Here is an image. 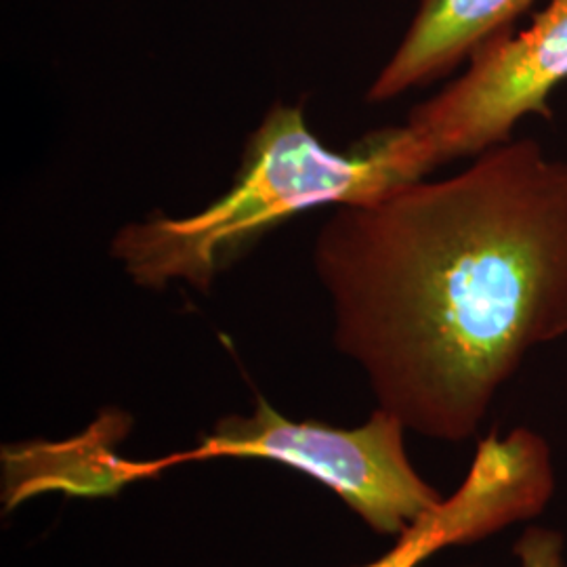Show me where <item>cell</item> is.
I'll use <instances>...</instances> for the list:
<instances>
[{
	"mask_svg": "<svg viewBox=\"0 0 567 567\" xmlns=\"http://www.w3.org/2000/svg\"><path fill=\"white\" fill-rule=\"evenodd\" d=\"M536 0H421L404 39L370 84L365 100L389 102L450 76L487 42L513 32Z\"/></svg>",
	"mask_w": 567,
	"mask_h": 567,
	"instance_id": "6",
	"label": "cell"
},
{
	"mask_svg": "<svg viewBox=\"0 0 567 567\" xmlns=\"http://www.w3.org/2000/svg\"><path fill=\"white\" fill-rule=\"evenodd\" d=\"M433 171L405 124L377 131L343 154L309 131L301 105L276 103L244 145L224 196L194 215L154 213L124 225L110 255L143 288L185 282L206 292L278 225L316 208L377 203Z\"/></svg>",
	"mask_w": 567,
	"mask_h": 567,
	"instance_id": "2",
	"label": "cell"
},
{
	"mask_svg": "<svg viewBox=\"0 0 567 567\" xmlns=\"http://www.w3.org/2000/svg\"><path fill=\"white\" fill-rule=\"evenodd\" d=\"M553 494L555 466L547 440L529 429L492 433L480 442L458 489L408 527L385 557L364 567L421 566L440 548L475 543L540 515Z\"/></svg>",
	"mask_w": 567,
	"mask_h": 567,
	"instance_id": "5",
	"label": "cell"
},
{
	"mask_svg": "<svg viewBox=\"0 0 567 567\" xmlns=\"http://www.w3.org/2000/svg\"><path fill=\"white\" fill-rule=\"evenodd\" d=\"M466 63L405 122L433 168L511 142L526 116L550 118L548 97L567 81V0H550L526 30L487 42Z\"/></svg>",
	"mask_w": 567,
	"mask_h": 567,
	"instance_id": "4",
	"label": "cell"
},
{
	"mask_svg": "<svg viewBox=\"0 0 567 567\" xmlns=\"http://www.w3.org/2000/svg\"><path fill=\"white\" fill-rule=\"evenodd\" d=\"M404 431V423L381 408L365 425L337 429L288 421L261 398L250 416L219 421L187 458L261 456L299 468L334 489L374 532L400 538L442 503L410 465Z\"/></svg>",
	"mask_w": 567,
	"mask_h": 567,
	"instance_id": "3",
	"label": "cell"
},
{
	"mask_svg": "<svg viewBox=\"0 0 567 567\" xmlns=\"http://www.w3.org/2000/svg\"><path fill=\"white\" fill-rule=\"evenodd\" d=\"M513 553L517 567H567L566 540L557 529L527 527Z\"/></svg>",
	"mask_w": 567,
	"mask_h": 567,
	"instance_id": "7",
	"label": "cell"
},
{
	"mask_svg": "<svg viewBox=\"0 0 567 567\" xmlns=\"http://www.w3.org/2000/svg\"><path fill=\"white\" fill-rule=\"evenodd\" d=\"M313 269L379 408L463 442L532 349L567 337V161L511 140L454 177L334 206Z\"/></svg>",
	"mask_w": 567,
	"mask_h": 567,
	"instance_id": "1",
	"label": "cell"
}]
</instances>
